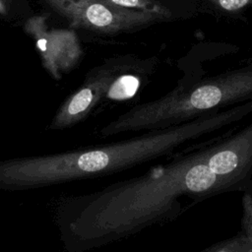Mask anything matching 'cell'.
Returning a JSON list of instances; mask_svg holds the SVG:
<instances>
[{
	"instance_id": "1",
	"label": "cell",
	"mask_w": 252,
	"mask_h": 252,
	"mask_svg": "<svg viewBox=\"0 0 252 252\" xmlns=\"http://www.w3.org/2000/svg\"><path fill=\"white\" fill-rule=\"evenodd\" d=\"M209 147L152 168L78 201L63 233L73 251L93 249L177 217L182 197L204 199L239 191L207 166Z\"/></svg>"
},
{
	"instance_id": "2",
	"label": "cell",
	"mask_w": 252,
	"mask_h": 252,
	"mask_svg": "<svg viewBox=\"0 0 252 252\" xmlns=\"http://www.w3.org/2000/svg\"><path fill=\"white\" fill-rule=\"evenodd\" d=\"M252 112V103L149 131L133 139L58 154L0 161V188L25 190L94 178L129 169L172 153L183 144L221 130Z\"/></svg>"
},
{
	"instance_id": "3",
	"label": "cell",
	"mask_w": 252,
	"mask_h": 252,
	"mask_svg": "<svg viewBox=\"0 0 252 252\" xmlns=\"http://www.w3.org/2000/svg\"><path fill=\"white\" fill-rule=\"evenodd\" d=\"M72 26L95 32H126L147 19L144 11L112 6L102 0H45Z\"/></svg>"
},
{
	"instance_id": "4",
	"label": "cell",
	"mask_w": 252,
	"mask_h": 252,
	"mask_svg": "<svg viewBox=\"0 0 252 252\" xmlns=\"http://www.w3.org/2000/svg\"><path fill=\"white\" fill-rule=\"evenodd\" d=\"M206 164L215 175L252 196V122L210 145Z\"/></svg>"
},
{
	"instance_id": "5",
	"label": "cell",
	"mask_w": 252,
	"mask_h": 252,
	"mask_svg": "<svg viewBox=\"0 0 252 252\" xmlns=\"http://www.w3.org/2000/svg\"><path fill=\"white\" fill-rule=\"evenodd\" d=\"M25 30L34 39L43 66L55 79L74 68L83 54L75 32L49 28L43 16L29 19Z\"/></svg>"
},
{
	"instance_id": "6",
	"label": "cell",
	"mask_w": 252,
	"mask_h": 252,
	"mask_svg": "<svg viewBox=\"0 0 252 252\" xmlns=\"http://www.w3.org/2000/svg\"><path fill=\"white\" fill-rule=\"evenodd\" d=\"M114 78L110 74H101L92 78L76 93L68 97L51 120V130L69 128L83 120L97 102L107 94Z\"/></svg>"
},
{
	"instance_id": "7",
	"label": "cell",
	"mask_w": 252,
	"mask_h": 252,
	"mask_svg": "<svg viewBox=\"0 0 252 252\" xmlns=\"http://www.w3.org/2000/svg\"><path fill=\"white\" fill-rule=\"evenodd\" d=\"M243 230L232 237L216 242L200 252H252V196L244 194Z\"/></svg>"
},
{
	"instance_id": "8",
	"label": "cell",
	"mask_w": 252,
	"mask_h": 252,
	"mask_svg": "<svg viewBox=\"0 0 252 252\" xmlns=\"http://www.w3.org/2000/svg\"><path fill=\"white\" fill-rule=\"evenodd\" d=\"M139 88V79L132 75H123L113 80L106 96L111 99H126L135 94Z\"/></svg>"
},
{
	"instance_id": "9",
	"label": "cell",
	"mask_w": 252,
	"mask_h": 252,
	"mask_svg": "<svg viewBox=\"0 0 252 252\" xmlns=\"http://www.w3.org/2000/svg\"><path fill=\"white\" fill-rule=\"evenodd\" d=\"M112 6L123 8V9H129V10H135V11H143L147 10L148 6V0H102Z\"/></svg>"
},
{
	"instance_id": "10",
	"label": "cell",
	"mask_w": 252,
	"mask_h": 252,
	"mask_svg": "<svg viewBox=\"0 0 252 252\" xmlns=\"http://www.w3.org/2000/svg\"><path fill=\"white\" fill-rule=\"evenodd\" d=\"M248 0H220V4L225 10H236L243 7Z\"/></svg>"
},
{
	"instance_id": "11",
	"label": "cell",
	"mask_w": 252,
	"mask_h": 252,
	"mask_svg": "<svg viewBox=\"0 0 252 252\" xmlns=\"http://www.w3.org/2000/svg\"><path fill=\"white\" fill-rule=\"evenodd\" d=\"M13 0H0V14L1 15H7Z\"/></svg>"
}]
</instances>
